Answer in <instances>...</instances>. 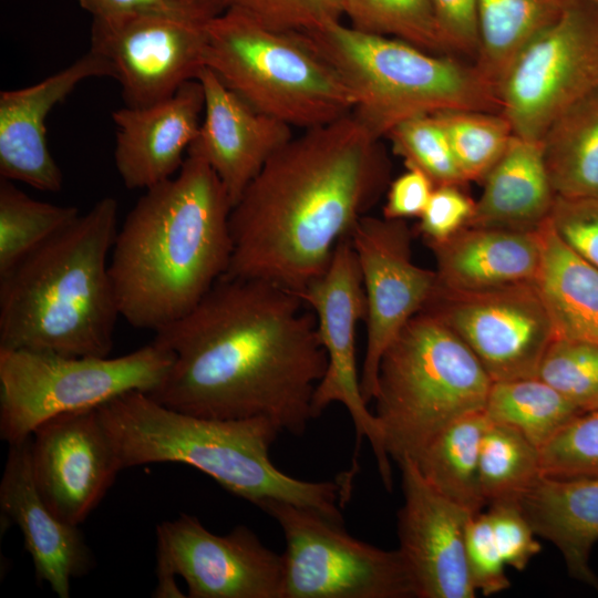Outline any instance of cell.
I'll use <instances>...</instances> for the list:
<instances>
[{
  "mask_svg": "<svg viewBox=\"0 0 598 598\" xmlns=\"http://www.w3.org/2000/svg\"><path fill=\"white\" fill-rule=\"evenodd\" d=\"M116 233L117 202L106 196L0 275V349L109 357L121 317Z\"/></svg>",
  "mask_w": 598,
  "mask_h": 598,
  "instance_id": "4",
  "label": "cell"
},
{
  "mask_svg": "<svg viewBox=\"0 0 598 598\" xmlns=\"http://www.w3.org/2000/svg\"><path fill=\"white\" fill-rule=\"evenodd\" d=\"M122 471L151 463L187 464L224 489L261 508L281 501L313 509L343 524L340 506L351 482H309L274 465L269 452L278 434L266 417L213 419L171 409L141 391L97 406Z\"/></svg>",
  "mask_w": 598,
  "mask_h": 598,
  "instance_id": "5",
  "label": "cell"
},
{
  "mask_svg": "<svg viewBox=\"0 0 598 598\" xmlns=\"http://www.w3.org/2000/svg\"><path fill=\"white\" fill-rule=\"evenodd\" d=\"M31 464L42 499L74 526L87 518L122 471L97 406L41 423L31 434Z\"/></svg>",
  "mask_w": 598,
  "mask_h": 598,
  "instance_id": "17",
  "label": "cell"
},
{
  "mask_svg": "<svg viewBox=\"0 0 598 598\" xmlns=\"http://www.w3.org/2000/svg\"><path fill=\"white\" fill-rule=\"evenodd\" d=\"M260 509L285 535L282 598L416 597L399 549L359 540L307 507L270 501Z\"/></svg>",
  "mask_w": 598,
  "mask_h": 598,
  "instance_id": "10",
  "label": "cell"
},
{
  "mask_svg": "<svg viewBox=\"0 0 598 598\" xmlns=\"http://www.w3.org/2000/svg\"><path fill=\"white\" fill-rule=\"evenodd\" d=\"M343 16L358 31L447 54L432 0H343Z\"/></svg>",
  "mask_w": 598,
  "mask_h": 598,
  "instance_id": "33",
  "label": "cell"
},
{
  "mask_svg": "<svg viewBox=\"0 0 598 598\" xmlns=\"http://www.w3.org/2000/svg\"><path fill=\"white\" fill-rule=\"evenodd\" d=\"M313 311L318 333L327 353V369L312 398V416L319 417L332 403L342 404L350 414L358 445L369 440L378 470L388 489L392 472L380 425L361 392L355 357L357 324L365 318V297L361 274L350 237L334 250L326 271L297 293Z\"/></svg>",
  "mask_w": 598,
  "mask_h": 598,
  "instance_id": "14",
  "label": "cell"
},
{
  "mask_svg": "<svg viewBox=\"0 0 598 598\" xmlns=\"http://www.w3.org/2000/svg\"><path fill=\"white\" fill-rule=\"evenodd\" d=\"M175 355L155 340L121 357L0 349V436L9 445L44 421L130 392L152 393Z\"/></svg>",
  "mask_w": 598,
  "mask_h": 598,
  "instance_id": "9",
  "label": "cell"
},
{
  "mask_svg": "<svg viewBox=\"0 0 598 598\" xmlns=\"http://www.w3.org/2000/svg\"><path fill=\"white\" fill-rule=\"evenodd\" d=\"M436 262V285L458 291L499 288L537 278L538 230L466 226L448 239L427 243Z\"/></svg>",
  "mask_w": 598,
  "mask_h": 598,
  "instance_id": "23",
  "label": "cell"
},
{
  "mask_svg": "<svg viewBox=\"0 0 598 598\" xmlns=\"http://www.w3.org/2000/svg\"><path fill=\"white\" fill-rule=\"evenodd\" d=\"M112 78L107 62L92 51L42 81L0 92V178L58 193L62 172L47 141L45 121L83 81Z\"/></svg>",
  "mask_w": 598,
  "mask_h": 598,
  "instance_id": "19",
  "label": "cell"
},
{
  "mask_svg": "<svg viewBox=\"0 0 598 598\" xmlns=\"http://www.w3.org/2000/svg\"><path fill=\"white\" fill-rule=\"evenodd\" d=\"M0 509L19 527L39 584L69 598L71 581L93 568V555L79 526L59 518L42 499L33 477L31 436L9 445L1 482Z\"/></svg>",
  "mask_w": 598,
  "mask_h": 598,
  "instance_id": "22",
  "label": "cell"
},
{
  "mask_svg": "<svg viewBox=\"0 0 598 598\" xmlns=\"http://www.w3.org/2000/svg\"><path fill=\"white\" fill-rule=\"evenodd\" d=\"M432 3L447 54L468 56L474 63L478 50L476 0H432Z\"/></svg>",
  "mask_w": 598,
  "mask_h": 598,
  "instance_id": "44",
  "label": "cell"
},
{
  "mask_svg": "<svg viewBox=\"0 0 598 598\" xmlns=\"http://www.w3.org/2000/svg\"><path fill=\"white\" fill-rule=\"evenodd\" d=\"M548 220L567 247L598 268V196L556 195Z\"/></svg>",
  "mask_w": 598,
  "mask_h": 598,
  "instance_id": "40",
  "label": "cell"
},
{
  "mask_svg": "<svg viewBox=\"0 0 598 598\" xmlns=\"http://www.w3.org/2000/svg\"><path fill=\"white\" fill-rule=\"evenodd\" d=\"M423 310L465 342L493 381L536 377L556 337L535 281L476 291L436 285Z\"/></svg>",
  "mask_w": 598,
  "mask_h": 598,
  "instance_id": "13",
  "label": "cell"
},
{
  "mask_svg": "<svg viewBox=\"0 0 598 598\" xmlns=\"http://www.w3.org/2000/svg\"><path fill=\"white\" fill-rule=\"evenodd\" d=\"M380 141L350 113L280 147L231 208L225 275L296 293L320 277L388 189L390 161Z\"/></svg>",
  "mask_w": 598,
  "mask_h": 598,
  "instance_id": "2",
  "label": "cell"
},
{
  "mask_svg": "<svg viewBox=\"0 0 598 598\" xmlns=\"http://www.w3.org/2000/svg\"><path fill=\"white\" fill-rule=\"evenodd\" d=\"M488 421L484 410L456 419L413 460L434 489L472 514L486 505L480 481V444Z\"/></svg>",
  "mask_w": 598,
  "mask_h": 598,
  "instance_id": "27",
  "label": "cell"
},
{
  "mask_svg": "<svg viewBox=\"0 0 598 598\" xmlns=\"http://www.w3.org/2000/svg\"><path fill=\"white\" fill-rule=\"evenodd\" d=\"M233 203L212 167L187 156L117 229L110 274L121 318L154 332L193 310L228 271Z\"/></svg>",
  "mask_w": 598,
  "mask_h": 598,
  "instance_id": "3",
  "label": "cell"
},
{
  "mask_svg": "<svg viewBox=\"0 0 598 598\" xmlns=\"http://www.w3.org/2000/svg\"><path fill=\"white\" fill-rule=\"evenodd\" d=\"M465 558L475 590L484 596L504 591L511 586L505 561L497 547L487 513L471 515L465 527Z\"/></svg>",
  "mask_w": 598,
  "mask_h": 598,
  "instance_id": "39",
  "label": "cell"
},
{
  "mask_svg": "<svg viewBox=\"0 0 598 598\" xmlns=\"http://www.w3.org/2000/svg\"><path fill=\"white\" fill-rule=\"evenodd\" d=\"M208 23L144 14L92 18L90 51L110 65L125 105L147 106L197 79Z\"/></svg>",
  "mask_w": 598,
  "mask_h": 598,
  "instance_id": "16",
  "label": "cell"
},
{
  "mask_svg": "<svg viewBox=\"0 0 598 598\" xmlns=\"http://www.w3.org/2000/svg\"><path fill=\"white\" fill-rule=\"evenodd\" d=\"M486 512L497 547L506 566L524 570L540 549L535 532L516 501H498L488 504Z\"/></svg>",
  "mask_w": 598,
  "mask_h": 598,
  "instance_id": "41",
  "label": "cell"
},
{
  "mask_svg": "<svg viewBox=\"0 0 598 598\" xmlns=\"http://www.w3.org/2000/svg\"><path fill=\"white\" fill-rule=\"evenodd\" d=\"M205 66L258 111L303 131L350 114L354 97L301 32L227 9L207 27Z\"/></svg>",
  "mask_w": 598,
  "mask_h": 598,
  "instance_id": "8",
  "label": "cell"
},
{
  "mask_svg": "<svg viewBox=\"0 0 598 598\" xmlns=\"http://www.w3.org/2000/svg\"><path fill=\"white\" fill-rule=\"evenodd\" d=\"M474 209L475 200L461 185L435 186L419 217L417 230L426 244L444 241L468 225Z\"/></svg>",
  "mask_w": 598,
  "mask_h": 598,
  "instance_id": "43",
  "label": "cell"
},
{
  "mask_svg": "<svg viewBox=\"0 0 598 598\" xmlns=\"http://www.w3.org/2000/svg\"><path fill=\"white\" fill-rule=\"evenodd\" d=\"M435 185L421 169L406 166V171L390 182L382 216L388 219L420 217Z\"/></svg>",
  "mask_w": 598,
  "mask_h": 598,
  "instance_id": "45",
  "label": "cell"
},
{
  "mask_svg": "<svg viewBox=\"0 0 598 598\" xmlns=\"http://www.w3.org/2000/svg\"><path fill=\"white\" fill-rule=\"evenodd\" d=\"M538 451L542 475L598 476V409L575 415Z\"/></svg>",
  "mask_w": 598,
  "mask_h": 598,
  "instance_id": "37",
  "label": "cell"
},
{
  "mask_svg": "<svg viewBox=\"0 0 598 598\" xmlns=\"http://www.w3.org/2000/svg\"><path fill=\"white\" fill-rule=\"evenodd\" d=\"M354 97L352 114L377 138L403 121L452 110L499 112L496 89L473 62L341 21L301 32Z\"/></svg>",
  "mask_w": 598,
  "mask_h": 598,
  "instance_id": "6",
  "label": "cell"
},
{
  "mask_svg": "<svg viewBox=\"0 0 598 598\" xmlns=\"http://www.w3.org/2000/svg\"><path fill=\"white\" fill-rule=\"evenodd\" d=\"M540 475L538 448L517 430L489 420L480 444V481L486 504L516 501Z\"/></svg>",
  "mask_w": 598,
  "mask_h": 598,
  "instance_id": "32",
  "label": "cell"
},
{
  "mask_svg": "<svg viewBox=\"0 0 598 598\" xmlns=\"http://www.w3.org/2000/svg\"><path fill=\"white\" fill-rule=\"evenodd\" d=\"M536 377L584 411L598 396V346L555 337Z\"/></svg>",
  "mask_w": 598,
  "mask_h": 598,
  "instance_id": "36",
  "label": "cell"
},
{
  "mask_svg": "<svg viewBox=\"0 0 598 598\" xmlns=\"http://www.w3.org/2000/svg\"><path fill=\"white\" fill-rule=\"evenodd\" d=\"M586 1L592 2L598 6V0H586Z\"/></svg>",
  "mask_w": 598,
  "mask_h": 598,
  "instance_id": "47",
  "label": "cell"
},
{
  "mask_svg": "<svg viewBox=\"0 0 598 598\" xmlns=\"http://www.w3.org/2000/svg\"><path fill=\"white\" fill-rule=\"evenodd\" d=\"M516 502L535 534L558 548L568 574L598 588L589 561L598 542V476L540 475Z\"/></svg>",
  "mask_w": 598,
  "mask_h": 598,
  "instance_id": "24",
  "label": "cell"
},
{
  "mask_svg": "<svg viewBox=\"0 0 598 598\" xmlns=\"http://www.w3.org/2000/svg\"><path fill=\"white\" fill-rule=\"evenodd\" d=\"M597 87L598 6L566 0L515 56L496 92L514 134L542 141L563 112Z\"/></svg>",
  "mask_w": 598,
  "mask_h": 598,
  "instance_id": "11",
  "label": "cell"
},
{
  "mask_svg": "<svg viewBox=\"0 0 598 598\" xmlns=\"http://www.w3.org/2000/svg\"><path fill=\"white\" fill-rule=\"evenodd\" d=\"M594 409H598V396L584 411Z\"/></svg>",
  "mask_w": 598,
  "mask_h": 598,
  "instance_id": "46",
  "label": "cell"
},
{
  "mask_svg": "<svg viewBox=\"0 0 598 598\" xmlns=\"http://www.w3.org/2000/svg\"><path fill=\"white\" fill-rule=\"evenodd\" d=\"M199 132L187 153L200 156L226 188L233 206L266 162L293 137L292 127L247 103L208 68Z\"/></svg>",
  "mask_w": 598,
  "mask_h": 598,
  "instance_id": "20",
  "label": "cell"
},
{
  "mask_svg": "<svg viewBox=\"0 0 598 598\" xmlns=\"http://www.w3.org/2000/svg\"><path fill=\"white\" fill-rule=\"evenodd\" d=\"M279 31L312 32L341 21L343 0H218Z\"/></svg>",
  "mask_w": 598,
  "mask_h": 598,
  "instance_id": "38",
  "label": "cell"
},
{
  "mask_svg": "<svg viewBox=\"0 0 598 598\" xmlns=\"http://www.w3.org/2000/svg\"><path fill=\"white\" fill-rule=\"evenodd\" d=\"M565 2L476 0L478 50L474 64L496 90L515 56L559 16Z\"/></svg>",
  "mask_w": 598,
  "mask_h": 598,
  "instance_id": "29",
  "label": "cell"
},
{
  "mask_svg": "<svg viewBox=\"0 0 598 598\" xmlns=\"http://www.w3.org/2000/svg\"><path fill=\"white\" fill-rule=\"evenodd\" d=\"M403 504L398 512L399 551L419 598H473L465 558L472 513L447 499L422 476L415 462L399 463Z\"/></svg>",
  "mask_w": 598,
  "mask_h": 598,
  "instance_id": "18",
  "label": "cell"
},
{
  "mask_svg": "<svg viewBox=\"0 0 598 598\" xmlns=\"http://www.w3.org/2000/svg\"><path fill=\"white\" fill-rule=\"evenodd\" d=\"M394 154L403 158L405 166L425 173L439 185H465L453 155L446 134L433 115H420L401 122L385 136Z\"/></svg>",
  "mask_w": 598,
  "mask_h": 598,
  "instance_id": "35",
  "label": "cell"
},
{
  "mask_svg": "<svg viewBox=\"0 0 598 598\" xmlns=\"http://www.w3.org/2000/svg\"><path fill=\"white\" fill-rule=\"evenodd\" d=\"M350 241L365 297L367 340L360 383L369 404L377 394L383 353L425 308L436 288V274L414 262L406 220L364 215L355 224Z\"/></svg>",
  "mask_w": 598,
  "mask_h": 598,
  "instance_id": "15",
  "label": "cell"
},
{
  "mask_svg": "<svg viewBox=\"0 0 598 598\" xmlns=\"http://www.w3.org/2000/svg\"><path fill=\"white\" fill-rule=\"evenodd\" d=\"M558 196H598V87L563 112L542 138Z\"/></svg>",
  "mask_w": 598,
  "mask_h": 598,
  "instance_id": "28",
  "label": "cell"
},
{
  "mask_svg": "<svg viewBox=\"0 0 598 598\" xmlns=\"http://www.w3.org/2000/svg\"><path fill=\"white\" fill-rule=\"evenodd\" d=\"M203 113L198 79L157 103L115 110L114 163L124 186L145 190L176 175L198 135Z\"/></svg>",
  "mask_w": 598,
  "mask_h": 598,
  "instance_id": "21",
  "label": "cell"
},
{
  "mask_svg": "<svg viewBox=\"0 0 598 598\" xmlns=\"http://www.w3.org/2000/svg\"><path fill=\"white\" fill-rule=\"evenodd\" d=\"M484 411L538 450L582 410L537 377L493 381Z\"/></svg>",
  "mask_w": 598,
  "mask_h": 598,
  "instance_id": "30",
  "label": "cell"
},
{
  "mask_svg": "<svg viewBox=\"0 0 598 598\" xmlns=\"http://www.w3.org/2000/svg\"><path fill=\"white\" fill-rule=\"evenodd\" d=\"M538 234L542 260L535 283L556 337L598 346V268L567 247L548 219Z\"/></svg>",
  "mask_w": 598,
  "mask_h": 598,
  "instance_id": "26",
  "label": "cell"
},
{
  "mask_svg": "<svg viewBox=\"0 0 598 598\" xmlns=\"http://www.w3.org/2000/svg\"><path fill=\"white\" fill-rule=\"evenodd\" d=\"M79 215L74 206L34 199L13 182L0 178V275Z\"/></svg>",
  "mask_w": 598,
  "mask_h": 598,
  "instance_id": "31",
  "label": "cell"
},
{
  "mask_svg": "<svg viewBox=\"0 0 598 598\" xmlns=\"http://www.w3.org/2000/svg\"><path fill=\"white\" fill-rule=\"evenodd\" d=\"M493 380L465 342L422 310L383 353L374 416L389 457L415 460L444 427L484 410Z\"/></svg>",
  "mask_w": 598,
  "mask_h": 598,
  "instance_id": "7",
  "label": "cell"
},
{
  "mask_svg": "<svg viewBox=\"0 0 598 598\" xmlns=\"http://www.w3.org/2000/svg\"><path fill=\"white\" fill-rule=\"evenodd\" d=\"M153 340L175 355L147 393L163 405L213 419L266 417L297 436L313 420L328 360L316 316L293 291L224 275Z\"/></svg>",
  "mask_w": 598,
  "mask_h": 598,
  "instance_id": "1",
  "label": "cell"
},
{
  "mask_svg": "<svg viewBox=\"0 0 598 598\" xmlns=\"http://www.w3.org/2000/svg\"><path fill=\"white\" fill-rule=\"evenodd\" d=\"M434 115L465 181L482 183L514 135L507 118L501 112L476 110H452Z\"/></svg>",
  "mask_w": 598,
  "mask_h": 598,
  "instance_id": "34",
  "label": "cell"
},
{
  "mask_svg": "<svg viewBox=\"0 0 598 598\" xmlns=\"http://www.w3.org/2000/svg\"><path fill=\"white\" fill-rule=\"evenodd\" d=\"M155 598H282L283 558L245 525L215 535L189 514L156 526Z\"/></svg>",
  "mask_w": 598,
  "mask_h": 598,
  "instance_id": "12",
  "label": "cell"
},
{
  "mask_svg": "<svg viewBox=\"0 0 598 598\" xmlns=\"http://www.w3.org/2000/svg\"><path fill=\"white\" fill-rule=\"evenodd\" d=\"M92 18L162 16L208 22L224 11L218 0H78Z\"/></svg>",
  "mask_w": 598,
  "mask_h": 598,
  "instance_id": "42",
  "label": "cell"
},
{
  "mask_svg": "<svg viewBox=\"0 0 598 598\" xmlns=\"http://www.w3.org/2000/svg\"><path fill=\"white\" fill-rule=\"evenodd\" d=\"M482 183L467 226L535 231L548 219L556 193L542 141L514 134Z\"/></svg>",
  "mask_w": 598,
  "mask_h": 598,
  "instance_id": "25",
  "label": "cell"
}]
</instances>
